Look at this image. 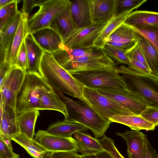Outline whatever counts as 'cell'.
Returning <instances> with one entry per match:
<instances>
[{
    "mask_svg": "<svg viewBox=\"0 0 158 158\" xmlns=\"http://www.w3.org/2000/svg\"><path fill=\"white\" fill-rule=\"evenodd\" d=\"M52 54L57 62L71 74L94 70L116 69L118 67L102 49L71 48L64 44Z\"/></svg>",
    "mask_w": 158,
    "mask_h": 158,
    "instance_id": "1",
    "label": "cell"
},
{
    "mask_svg": "<svg viewBox=\"0 0 158 158\" xmlns=\"http://www.w3.org/2000/svg\"><path fill=\"white\" fill-rule=\"evenodd\" d=\"M38 72L55 91L82 101L85 86L62 67L52 53L44 51Z\"/></svg>",
    "mask_w": 158,
    "mask_h": 158,
    "instance_id": "2",
    "label": "cell"
},
{
    "mask_svg": "<svg viewBox=\"0 0 158 158\" xmlns=\"http://www.w3.org/2000/svg\"><path fill=\"white\" fill-rule=\"evenodd\" d=\"M65 104L69 116L65 120L79 123L88 128L95 138L102 137L112 122L98 114L83 101H75L56 92Z\"/></svg>",
    "mask_w": 158,
    "mask_h": 158,
    "instance_id": "3",
    "label": "cell"
},
{
    "mask_svg": "<svg viewBox=\"0 0 158 158\" xmlns=\"http://www.w3.org/2000/svg\"><path fill=\"white\" fill-rule=\"evenodd\" d=\"M52 89L39 73L27 72L17 97L16 113L33 109L38 110L42 95Z\"/></svg>",
    "mask_w": 158,
    "mask_h": 158,
    "instance_id": "4",
    "label": "cell"
},
{
    "mask_svg": "<svg viewBox=\"0 0 158 158\" xmlns=\"http://www.w3.org/2000/svg\"><path fill=\"white\" fill-rule=\"evenodd\" d=\"M116 72L123 76L128 88L149 102L158 107V78L134 70L123 64L118 67Z\"/></svg>",
    "mask_w": 158,
    "mask_h": 158,
    "instance_id": "5",
    "label": "cell"
},
{
    "mask_svg": "<svg viewBox=\"0 0 158 158\" xmlns=\"http://www.w3.org/2000/svg\"><path fill=\"white\" fill-rule=\"evenodd\" d=\"M115 70H94L77 72L71 75L85 86L92 89H128L124 77L116 73Z\"/></svg>",
    "mask_w": 158,
    "mask_h": 158,
    "instance_id": "6",
    "label": "cell"
},
{
    "mask_svg": "<svg viewBox=\"0 0 158 158\" xmlns=\"http://www.w3.org/2000/svg\"><path fill=\"white\" fill-rule=\"evenodd\" d=\"M82 94V101L106 119L109 120L110 118L115 115L134 114L128 109L100 94L96 89L85 86Z\"/></svg>",
    "mask_w": 158,
    "mask_h": 158,
    "instance_id": "7",
    "label": "cell"
},
{
    "mask_svg": "<svg viewBox=\"0 0 158 158\" xmlns=\"http://www.w3.org/2000/svg\"><path fill=\"white\" fill-rule=\"evenodd\" d=\"M71 2L69 0H43L38 10L28 19L29 33L49 27L55 16Z\"/></svg>",
    "mask_w": 158,
    "mask_h": 158,
    "instance_id": "8",
    "label": "cell"
},
{
    "mask_svg": "<svg viewBox=\"0 0 158 158\" xmlns=\"http://www.w3.org/2000/svg\"><path fill=\"white\" fill-rule=\"evenodd\" d=\"M27 72L16 67L11 68L2 85L0 86V105L3 107L11 108L16 111L17 95L24 81Z\"/></svg>",
    "mask_w": 158,
    "mask_h": 158,
    "instance_id": "9",
    "label": "cell"
},
{
    "mask_svg": "<svg viewBox=\"0 0 158 158\" xmlns=\"http://www.w3.org/2000/svg\"><path fill=\"white\" fill-rule=\"evenodd\" d=\"M97 90L128 109L135 115H139L147 107L152 106L146 100L128 88L123 89H102Z\"/></svg>",
    "mask_w": 158,
    "mask_h": 158,
    "instance_id": "10",
    "label": "cell"
},
{
    "mask_svg": "<svg viewBox=\"0 0 158 158\" xmlns=\"http://www.w3.org/2000/svg\"><path fill=\"white\" fill-rule=\"evenodd\" d=\"M89 25L78 30L64 43L71 48L87 49L94 47V41L109 22Z\"/></svg>",
    "mask_w": 158,
    "mask_h": 158,
    "instance_id": "11",
    "label": "cell"
},
{
    "mask_svg": "<svg viewBox=\"0 0 158 158\" xmlns=\"http://www.w3.org/2000/svg\"><path fill=\"white\" fill-rule=\"evenodd\" d=\"M35 139L48 152H77L76 140L72 137L58 136L51 135L46 131L40 130L35 134Z\"/></svg>",
    "mask_w": 158,
    "mask_h": 158,
    "instance_id": "12",
    "label": "cell"
},
{
    "mask_svg": "<svg viewBox=\"0 0 158 158\" xmlns=\"http://www.w3.org/2000/svg\"><path fill=\"white\" fill-rule=\"evenodd\" d=\"M139 36L131 26L124 22L106 39L105 43L128 50L138 42Z\"/></svg>",
    "mask_w": 158,
    "mask_h": 158,
    "instance_id": "13",
    "label": "cell"
},
{
    "mask_svg": "<svg viewBox=\"0 0 158 158\" xmlns=\"http://www.w3.org/2000/svg\"><path fill=\"white\" fill-rule=\"evenodd\" d=\"M92 24L110 21L115 15L116 0H87Z\"/></svg>",
    "mask_w": 158,
    "mask_h": 158,
    "instance_id": "14",
    "label": "cell"
},
{
    "mask_svg": "<svg viewBox=\"0 0 158 158\" xmlns=\"http://www.w3.org/2000/svg\"><path fill=\"white\" fill-rule=\"evenodd\" d=\"M116 134L126 142L128 158H145L146 135L139 131L135 130L117 132Z\"/></svg>",
    "mask_w": 158,
    "mask_h": 158,
    "instance_id": "15",
    "label": "cell"
},
{
    "mask_svg": "<svg viewBox=\"0 0 158 158\" xmlns=\"http://www.w3.org/2000/svg\"><path fill=\"white\" fill-rule=\"evenodd\" d=\"M30 34L44 51L52 53L60 50L64 44L60 35L49 27L38 30Z\"/></svg>",
    "mask_w": 158,
    "mask_h": 158,
    "instance_id": "16",
    "label": "cell"
},
{
    "mask_svg": "<svg viewBox=\"0 0 158 158\" xmlns=\"http://www.w3.org/2000/svg\"><path fill=\"white\" fill-rule=\"evenodd\" d=\"M71 3L55 16L49 26L60 35L64 43L79 30L75 25L70 13Z\"/></svg>",
    "mask_w": 158,
    "mask_h": 158,
    "instance_id": "17",
    "label": "cell"
},
{
    "mask_svg": "<svg viewBox=\"0 0 158 158\" xmlns=\"http://www.w3.org/2000/svg\"><path fill=\"white\" fill-rule=\"evenodd\" d=\"M84 131H78L73 134L77 147V152L82 156L96 155L104 151L98 139Z\"/></svg>",
    "mask_w": 158,
    "mask_h": 158,
    "instance_id": "18",
    "label": "cell"
},
{
    "mask_svg": "<svg viewBox=\"0 0 158 158\" xmlns=\"http://www.w3.org/2000/svg\"><path fill=\"white\" fill-rule=\"evenodd\" d=\"M28 16L22 14V18L10 48L6 53L5 61L9 64L11 68L15 66L18 52L26 36L29 33Z\"/></svg>",
    "mask_w": 158,
    "mask_h": 158,
    "instance_id": "19",
    "label": "cell"
},
{
    "mask_svg": "<svg viewBox=\"0 0 158 158\" xmlns=\"http://www.w3.org/2000/svg\"><path fill=\"white\" fill-rule=\"evenodd\" d=\"M70 10L75 25L78 30L91 24L87 0L71 1Z\"/></svg>",
    "mask_w": 158,
    "mask_h": 158,
    "instance_id": "20",
    "label": "cell"
},
{
    "mask_svg": "<svg viewBox=\"0 0 158 158\" xmlns=\"http://www.w3.org/2000/svg\"><path fill=\"white\" fill-rule=\"evenodd\" d=\"M27 58V72L39 73L38 69L44 50L28 33L24 39Z\"/></svg>",
    "mask_w": 158,
    "mask_h": 158,
    "instance_id": "21",
    "label": "cell"
},
{
    "mask_svg": "<svg viewBox=\"0 0 158 158\" xmlns=\"http://www.w3.org/2000/svg\"><path fill=\"white\" fill-rule=\"evenodd\" d=\"M38 110L58 111L64 115L65 119L68 118L69 116L65 104L53 89L45 92L42 95Z\"/></svg>",
    "mask_w": 158,
    "mask_h": 158,
    "instance_id": "22",
    "label": "cell"
},
{
    "mask_svg": "<svg viewBox=\"0 0 158 158\" xmlns=\"http://www.w3.org/2000/svg\"><path fill=\"white\" fill-rule=\"evenodd\" d=\"M111 122L121 124L130 127L132 130L153 131L155 126L139 115L134 114L114 115L109 118Z\"/></svg>",
    "mask_w": 158,
    "mask_h": 158,
    "instance_id": "23",
    "label": "cell"
},
{
    "mask_svg": "<svg viewBox=\"0 0 158 158\" xmlns=\"http://www.w3.org/2000/svg\"><path fill=\"white\" fill-rule=\"evenodd\" d=\"M89 129L78 123L64 119L59 121L50 126L47 130L49 133L65 137H72L73 134L78 131H85Z\"/></svg>",
    "mask_w": 158,
    "mask_h": 158,
    "instance_id": "24",
    "label": "cell"
},
{
    "mask_svg": "<svg viewBox=\"0 0 158 158\" xmlns=\"http://www.w3.org/2000/svg\"><path fill=\"white\" fill-rule=\"evenodd\" d=\"M40 114L39 110L36 109L26 110L17 114L16 122L19 132L33 139L36 122Z\"/></svg>",
    "mask_w": 158,
    "mask_h": 158,
    "instance_id": "25",
    "label": "cell"
},
{
    "mask_svg": "<svg viewBox=\"0 0 158 158\" xmlns=\"http://www.w3.org/2000/svg\"><path fill=\"white\" fill-rule=\"evenodd\" d=\"M11 140L22 147L33 158H44L48 152L35 139H31L20 132L12 136Z\"/></svg>",
    "mask_w": 158,
    "mask_h": 158,
    "instance_id": "26",
    "label": "cell"
},
{
    "mask_svg": "<svg viewBox=\"0 0 158 158\" xmlns=\"http://www.w3.org/2000/svg\"><path fill=\"white\" fill-rule=\"evenodd\" d=\"M132 10L115 15L102 31L94 42V47L102 49L106 45L105 40L121 24L124 23Z\"/></svg>",
    "mask_w": 158,
    "mask_h": 158,
    "instance_id": "27",
    "label": "cell"
},
{
    "mask_svg": "<svg viewBox=\"0 0 158 158\" xmlns=\"http://www.w3.org/2000/svg\"><path fill=\"white\" fill-rule=\"evenodd\" d=\"M0 106L2 109V115L0 117V134L12 138L20 132L16 122L17 114L11 108L0 105Z\"/></svg>",
    "mask_w": 158,
    "mask_h": 158,
    "instance_id": "28",
    "label": "cell"
},
{
    "mask_svg": "<svg viewBox=\"0 0 158 158\" xmlns=\"http://www.w3.org/2000/svg\"><path fill=\"white\" fill-rule=\"evenodd\" d=\"M125 23L131 26L158 25V12L135 10L130 12Z\"/></svg>",
    "mask_w": 158,
    "mask_h": 158,
    "instance_id": "29",
    "label": "cell"
},
{
    "mask_svg": "<svg viewBox=\"0 0 158 158\" xmlns=\"http://www.w3.org/2000/svg\"><path fill=\"white\" fill-rule=\"evenodd\" d=\"M139 35L138 44L152 75L158 78V54L152 44L144 37Z\"/></svg>",
    "mask_w": 158,
    "mask_h": 158,
    "instance_id": "30",
    "label": "cell"
},
{
    "mask_svg": "<svg viewBox=\"0 0 158 158\" xmlns=\"http://www.w3.org/2000/svg\"><path fill=\"white\" fill-rule=\"evenodd\" d=\"M22 16V14L19 11L17 15L0 31V45L5 49L6 53L10 48Z\"/></svg>",
    "mask_w": 158,
    "mask_h": 158,
    "instance_id": "31",
    "label": "cell"
},
{
    "mask_svg": "<svg viewBox=\"0 0 158 158\" xmlns=\"http://www.w3.org/2000/svg\"><path fill=\"white\" fill-rule=\"evenodd\" d=\"M131 26L135 32L144 37L152 44L158 54V25Z\"/></svg>",
    "mask_w": 158,
    "mask_h": 158,
    "instance_id": "32",
    "label": "cell"
},
{
    "mask_svg": "<svg viewBox=\"0 0 158 158\" xmlns=\"http://www.w3.org/2000/svg\"><path fill=\"white\" fill-rule=\"evenodd\" d=\"M102 49L117 65H129L130 60L126 54L127 50L107 44L105 45Z\"/></svg>",
    "mask_w": 158,
    "mask_h": 158,
    "instance_id": "33",
    "label": "cell"
},
{
    "mask_svg": "<svg viewBox=\"0 0 158 158\" xmlns=\"http://www.w3.org/2000/svg\"><path fill=\"white\" fill-rule=\"evenodd\" d=\"M19 1L15 0L0 8V31L18 14V3Z\"/></svg>",
    "mask_w": 158,
    "mask_h": 158,
    "instance_id": "34",
    "label": "cell"
},
{
    "mask_svg": "<svg viewBox=\"0 0 158 158\" xmlns=\"http://www.w3.org/2000/svg\"><path fill=\"white\" fill-rule=\"evenodd\" d=\"M147 0H116L115 15L133 10L141 6Z\"/></svg>",
    "mask_w": 158,
    "mask_h": 158,
    "instance_id": "35",
    "label": "cell"
},
{
    "mask_svg": "<svg viewBox=\"0 0 158 158\" xmlns=\"http://www.w3.org/2000/svg\"><path fill=\"white\" fill-rule=\"evenodd\" d=\"M98 140L104 150L109 153L114 158H125L115 146L113 139L105 135Z\"/></svg>",
    "mask_w": 158,
    "mask_h": 158,
    "instance_id": "36",
    "label": "cell"
},
{
    "mask_svg": "<svg viewBox=\"0 0 158 158\" xmlns=\"http://www.w3.org/2000/svg\"><path fill=\"white\" fill-rule=\"evenodd\" d=\"M126 54L130 60H134L141 63L150 71L138 42L132 47L127 50Z\"/></svg>",
    "mask_w": 158,
    "mask_h": 158,
    "instance_id": "37",
    "label": "cell"
},
{
    "mask_svg": "<svg viewBox=\"0 0 158 158\" xmlns=\"http://www.w3.org/2000/svg\"><path fill=\"white\" fill-rule=\"evenodd\" d=\"M139 116L153 124L155 127L158 126V107L148 106L141 112Z\"/></svg>",
    "mask_w": 158,
    "mask_h": 158,
    "instance_id": "38",
    "label": "cell"
},
{
    "mask_svg": "<svg viewBox=\"0 0 158 158\" xmlns=\"http://www.w3.org/2000/svg\"><path fill=\"white\" fill-rule=\"evenodd\" d=\"M27 58L24 40L18 53L15 66L25 71L27 70Z\"/></svg>",
    "mask_w": 158,
    "mask_h": 158,
    "instance_id": "39",
    "label": "cell"
},
{
    "mask_svg": "<svg viewBox=\"0 0 158 158\" xmlns=\"http://www.w3.org/2000/svg\"><path fill=\"white\" fill-rule=\"evenodd\" d=\"M44 158H83L75 151L48 152Z\"/></svg>",
    "mask_w": 158,
    "mask_h": 158,
    "instance_id": "40",
    "label": "cell"
},
{
    "mask_svg": "<svg viewBox=\"0 0 158 158\" xmlns=\"http://www.w3.org/2000/svg\"><path fill=\"white\" fill-rule=\"evenodd\" d=\"M0 158H20L19 154L14 152L1 138Z\"/></svg>",
    "mask_w": 158,
    "mask_h": 158,
    "instance_id": "41",
    "label": "cell"
},
{
    "mask_svg": "<svg viewBox=\"0 0 158 158\" xmlns=\"http://www.w3.org/2000/svg\"><path fill=\"white\" fill-rule=\"evenodd\" d=\"M128 67L143 74L153 76L151 72L143 64L136 60H130V63Z\"/></svg>",
    "mask_w": 158,
    "mask_h": 158,
    "instance_id": "42",
    "label": "cell"
},
{
    "mask_svg": "<svg viewBox=\"0 0 158 158\" xmlns=\"http://www.w3.org/2000/svg\"><path fill=\"white\" fill-rule=\"evenodd\" d=\"M43 1V0H23L21 13L29 16L33 9L35 6H38Z\"/></svg>",
    "mask_w": 158,
    "mask_h": 158,
    "instance_id": "43",
    "label": "cell"
},
{
    "mask_svg": "<svg viewBox=\"0 0 158 158\" xmlns=\"http://www.w3.org/2000/svg\"><path fill=\"white\" fill-rule=\"evenodd\" d=\"M11 67L6 61L0 63V86L2 85Z\"/></svg>",
    "mask_w": 158,
    "mask_h": 158,
    "instance_id": "44",
    "label": "cell"
},
{
    "mask_svg": "<svg viewBox=\"0 0 158 158\" xmlns=\"http://www.w3.org/2000/svg\"><path fill=\"white\" fill-rule=\"evenodd\" d=\"M145 158H158V154L156 150L151 145L147 137L145 139Z\"/></svg>",
    "mask_w": 158,
    "mask_h": 158,
    "instance_id": "45",
    "label": "cell"
},
{
    "mask_svg": "<svg viewBox=\"0 0 158 158\" xmlns=\"http://www.w3.org/2000/svg\"><path fill=\"white\" fill-rule=\"evenodd\" d=\"M82 157L83 158H114L109 153L104 150L96 155Z\"/></svg>",
    "mask_w": 158,
    "mask_h": 158,
    "instance_id": "46",
    "label": "cell"
},
{
    "mask_svg": "<svg viewBox=\"0 0 158 158\" xmlns=\"http://www.w3.org/2000/svg\"><path fill=\"white\" fill-rule=\"evenodd\" d=\"M0 138H1L5 143L11 149L13 150L11 140V138L8 135L0 134Z\"/></svg>",
    "mask_w": 158,
    "mask_h": 158,
    "instance_id": "47",
    "label": "cell"
},
{
    "mask_svg": "<svg viewBox=\"0 0 158 158\" xmlns=\"http://www.w3.org/2000/svg\"><path fill=\"white\" fill-rule=\"evenodd\" d=\"M14 1V0H0V8Z\"/></svg>",
    "mask_w": 158,
    "mask_h": 158,
    "instance_id": "48",
    "label": "cell"
}]
</instances>
